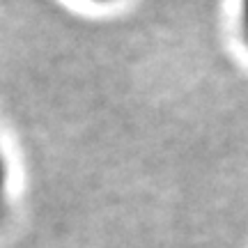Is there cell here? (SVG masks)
Segmentation results:
<instances>
[{
    "mask_svg": "<svg viewBox=\"0 0 248 248\" xmlns=\"http://www.w3.org/2000/svg\"><path fill=\"white\" fill-rule=\"evenodd\" d=\"M9 179H12L9 161H7V154H5V150H2V145H0V212L5 209L7 198H9Z\"/></svg>",
    "mask_w": 248,
    "mask_h": 248,
    "instance_id": "6da1fadb",
    "label": "cell"
},
{
    "mask_svg": "<svg viewBox=\"0 0 248 248\" xmlns=\"http://www.w3.org/2000/svg\"><path fill=\"white\" fill-rule=\"evenodd\" d=\"M237 28H239L241 44L248 51V0H239L237 2Z\"/></svg>",
    "mask_w": 248,
    "mask_h": 248,
    "instance_id": "7a4b0ae2",
    "label": "cell"
},
{
    "mask_svg": "<svg viewBox=\"0 0 248 248\" xmlns=\"http://www.w3.org/2000/svg\"><path fill=\"white\" fill-rule=\"evenodd\" d=\"M83 2H88V5H94V7H113V5L122 2V0H83Z\"/></svg>",
    "mask_w": 248,
    "mask_h": 248,
    "instance_id": "3957f363",
    "label": "cell"
}]
</instances>
